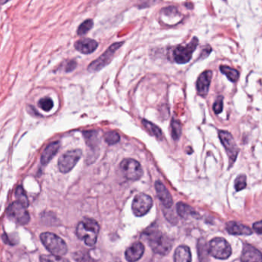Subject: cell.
Masks as SVG:
<instances>
[{
  "instance_id": "1",
  "label": "cell",
  "mask_w": 262,
  "mask_h": 262,
  "mask_svg": "<svg viewBox=\"0 0 262 262\" xmlns=\"http://www.w3.org/2000/svg\"><path fill=\"white\" fill-rule=\"evenodd\" d=\"M100 226L95 220L85 218L77 226L76 234L78 238L85 241L88 246H94L97 242Z\"/></svg>"
},
{
  "instance_id": "2",
  "label": "cell",
  "mask_w": 262,
  "mask_h": 262,
  "mask_svg": "<svg viewBox=\"0 0 262 262\" xmlns=\"http://www.w3.org/2000/svg\"><path fill=\"white\" fill-rule=\"evenodd\" d=\"M144 237L153 252L159 255H167L172 248V241L157 229H150L144 233Z\"/></svg>"
},
{
  "instance_id": "3",
  "label": "cell",
  "mask_w": 262,
  "mask_h": 262,
  "mask_svg": "<svg viewBox=\"0 0 262 262\" xmlns=\"http://www.w3.org/2000/svg\"><path fill=\"white\" fill-rule=\"evenodd\" d=\"M40 238L44 246L47 248V250L52 255L62 256L68 252V247L65 241L56 234L44 233L41 234Z\"/></svg>"
},
{
  "instance_id": "4",
  "label": "cell",
  "mask_w": 262,
  "mask_h": 262,
  "mask_svg": "<svg viewBox=\"0 0 262 262\" xmlns=\"http://www.w3.org/2000/svg\"><path fill=\"white\" fill-rule=\"evenodd\" d=\"M232 248L229 242L223 238H215L208 245V253L215 259L225 260L231 256Z\"/></svg>"
},
{
  "instance_id": "5",
  "label": "cell",
  "mask_w": 262,
  "mask_h": 262,
  "mask_svg": "<svg viewBox=\"0 0 262 262\" xmlns=\"http://www.w3.org/2000/svg\"><path fill=\"white\" fill-rule=\"evenodd\" d=\"M123 45V42H115L113 45H111L98 58L90 63L87 70L90 72H95L107 66L111 62V60L113 59L115 52L118 50Z\"/></svg>"
},
{
  "instance_id": "6",
  "label": "cell",
  "mask_w": 262,
  "mask_h": 262,
  "mask_svg": "<svg viewBox=\"0 0 262 262\" xmlns=\"http://www.w3.org/2000/svg\"><path fill=\"white\" fill-rule=\"evenodd\" d=\"M198 44V38L194 37L191 42L185 46L182 45L177 46L174 51V61L178 64H186L189 62L191 60L193 52L197 48Z\"/></svg>"
},
{
  "instance_id": "7",
  "label": "cell",
  "mask_w": 262,
  "mask_h": 262,
  "mask_svg": "<svg viewBox=\"0 0 262 262\" xmlns=\"http://www.w3.org/2000/svg\"><path fill=\"white\" fill-rule=\"evenodd\" d=\"M82 156V151L78 149L69 150L61 155L58 163V167L59 169L60 172L62 174L69 173L75 167Z\"/></svg>"
},
{
  "instance_id": "8",
  "label": "cell",
  "mask_w": 262,
  "mask_h": 262,
  "mask_svg": "<svg viewBox=\"0 0 262 262\" xmlns=\"http://www.w3.org/2000/svg\"><path fill=\"white\" fill-rule=\"evenodd\" d=\"M120 167L123 175L129 180H138L144 174L141 163L134 159L123 160L120 163Z\"/></svg>"
},
{
  "instance_id": "9",
  "label": "cell",
  "mask_w": 262,
  "mask_h": 262,
  "mask_svg": "<svg viewBox=\"0 0 262 262\" xmlns=\"http://www.w3.org/2000/svg\"><path fill=\"white\" fill-rule=\"evenodd\" d=\"M26 208L27 207L25 206L21 203L14 202L8 208V216L19 224H27L29 222L30 215Z\"/></svg>"
},
{
  "instance_id": "10",
  "label": "cell",
  "mask_w": 262,
  "mask_h": 262,
  "mask_svg": "<svg viewBox=\"0 0 262 262\" xmlns=\"http://www.w3.org/2000/svg\"><path fill=\"white\" fill-rule=\"evenodd\" d=\"M153 200L150 196L144 193L137 195L132 203V211L134 215L141 217L146 215L153 206Z\"/></svg>"
},
{
  "instance_id": "11",
  "label": "cell",
  "mask_w": 262,
  "mask_h": 262,
  "mask_svg": "<svg viewBox=\"0 0 262 262\" xmlns=\"http://www.w3.org/2000/svg\"><path fill=\"white\" fill-rule=\"evenodd\" d=\"M219 136L222 145L226 148V152L229 156V163L231 166L236 160L239 149L237 146L236 143L234 141V137L230 133L225 130H220L219 132Z\"/></svg>"
},
{
  "instance_id": "12",
  "label": "cell",
  "mask_w": 262,
  "mask_h": 262,
  "mask_svg": "<svg viewBox=\"0 0 262 262\" xmlns=\"http://www.w3.org/2000/svg\"><path fill=\"white\" fill-rule=\"evenodd\" d=\"M241 262H262V254L259 249L249 245H244L241 255Z\"/></svg>"
},
{
  "instance_id": "13",
  "label": "cell",
  "mask_w": 262,
  "mask_h": 262,
  "mask_svg": "<svg viewBox=\"0 0 262 262\" xmlns=\"http://www.w3.org/2000/svg\"><path fill=\"white\" fill-rule=\"evenodd\" d=\"M212 77V71H204L200 75L196 82V90L199 95L202 97H205L207 95L209 86H210Z\"/></svg>"
},
{
  "instance_id": "14",
  "label": "cell",
  "mask_w": 262,
  "mask_h": 262,
  "mask_svg": "<svg viewBox=\"0 0 262 262\" xmlns=\"http://www.w3.org/2000/svg\"><path fill=\"white\" fill-rule=\"evenodd\" d=\"M155 189H156V194L158 196L159 200L161 202L166 208L172 207L174 204L172 196L170 194L168 189L160 181H156L155 182Z\"/></svg>"
},
{
  "instance_id": "15",
  "label": "cell",
  "mask_w": 262,
  "mask_h": 262,
  "mask_svg": "<svg viewBox=\"0 0 262 262\" xmlns=\"http://www.w3.org/2000/svg\"><path fill=\"white\" fill-rule=\"evenodd\" d=\"M98 47V43L94 39L90 38H82L75 43V48L78 52L82 54H91Z\"/></svg>"
},
{
  "instance_id": "16",
  "label": "cell",
  "mask_w": 262,
  "mask_h": 262,
  "mask_svg": "<svg viewBox=\"0 0 262 262\" xmlns=\"http://www.w3.org/2000/svg\"><path fill=\"white\" fill-rule=\"evenodd\" d=\"M144 253V246L140 241L134 242L125 252L126 260L128 262H136L140 260Z\"/></svg>"
},
{
  "instance_id": "17",
  "label": "cell",
  "mask_w": 262,
  "mask_h": 262,
  "mask_svg": "<svg viewBox=\"0 0 262 262\" xmlns=\"http://www.w3.org/2000/svg\"><path fill=\"white\" fill-rule=\"evenodd\" d=\"M226 230L234 235H250L252 230L248 226L236 222H229L226 224Z\"/></svg>"
},
{
  "instance_id": "18",
  "label": "cell",
  "mask_w": 262,
  "mask_h": 262,
  "mask_svg": "<svg viewBox=\"0 0 262 262\" xmlns=\"http://www.w3.org/2000/svg\"><path fill=\"white\" fill-rule=\"evenodd\" d=\"M59 147L60 144L58 141L51 143L49 145L46 146L43 153H42V156H41V163H42V165H47L48 163L57 154Z\"/></svg>"
},
{
  "instance_id": "19",
  "label": "cell",
  "mask_w": 262,
  "mask_h": 262,
  "mask_svg": "<svg viewBox=\"0 0 262 262\" xmlns=\"http://www.w3.org/2000/svg\"><path fill=\"white\" fill-rule=\"evenodd\" d=\"M174 259L175 262H191L192 255L189 247L186 245L178 247L175 249Z\"/></svg>"
},
{
  "instance_id": "20",
  "label": "cell",
  "mask_w": 262,
  "mask_h": 262,
  "mask_svg": "<svg viewBox=\"0 0 262 262\" xmlns=\"http://www.w3.org/2000/svg\"><path fill=\"white\" fill-rule=\"evenodd\" d=\"M176 210L178 214L183 219H187L190 216H196L198 215L191 206L183 203H178L176 205Z\"/></svg>"
},
{
  "instance_id": "21",
  "label": "cell",
  "mask_w": 262,
  "mask_h": 262,
  "mask_svg": "<svg viewBox=\"0 0 262 262\" xmlns=\"http://www.w3.org/2000/svg\"><path fill=\"white\" fill-rule=\"evenodd\" d=\"M142 123L144 127L146 128V130L149 131V134L154 136L158 139H161L162 137H163V133H162V130H160V127L155 125L151 122L145 120V119L142 120Z\"/></svg>"
},
{
  "instance_id": "22",
  "label": "cell",
  "mask_w": 262,
  "mask_h": 262,
  "mask_svg": "<svg viewBox=\"0 0 262 262\" xmlns=\"http://www.w3.org/2000/svg\"><path fill=\"white\" fill-rule=\"evenodd\" d=\"M220 71H222V74L226 75L228 79L233 82H236L239 78V72L237 70L234 68H230L226 65H222L220 66Z\"/></svg>"
},
{
  "instance_id": "23",
  "label": "cell",
  "mask_w": 262,
  "mask_h": 262,
  "mask_svg": "<svg viewBox=\"0 0 262 262\" xmlns=\"http://www.w3.org/2000/svg\"><path fill=\"white\" fill-rule=\"evenodd\" d=\"M83 134L87 146L93 148L97 146V143H98L97 131H95V130H89V131H85V132H83Z\"/></svg>"
},
{
  "instance_id": "24",
  "label": "cell",
  "mask_w": 262,
  "mask_h": 262,
  "mask_svg": "<svg viewBox=\"0 0 262 262\" xmlns=\"http://www.w3.org/2000/svg\"><path fill=\"white\" fill-rule=\"evenodd\" d=\"M182 134V125L180 122L176 120H173L171 122V135L173 139L177 141Z\"/></svg>"
},
{
  "instance_id": "25",
  "label": "cell",
  "mask_w": 262,
  "mask_h": 262,
  "mask_svg": "<svg viewBox=\"0 0 262 262\" xmlns=\"http://www.w3.org/2000/svg\"><path fill=\"white\" fill-rule=\"evenodd\" d=\"M104 139L109 145H114L120 141V137L116 131H107L104 134Z\"/></svg>"
},
{
  "instance_id": "26",
  "label": "cell",
  "mask_w": 262,
  "mask_h": 262,
  "mask_svg": "<svg viewBox=\"0 0 262 262\" xmlns=\"http://www.w3.org/2000/svg\"><path fill=\"white\" fill-rule=\"evenodd\" d=\"M94 23L92 19H87L79 26L78 29V35H84L87 34L93 28Z\"/></svg>"
},
{
  "instance_id": "27",
  "label": "cell",
  "mask_w": 262,
  "mask_h": 262,
  "mask_svg": "<svg viewBox=\"0 0 262 262\" xmlns=\"http://www.w3.org/2000/svg\"><path fill=\"white\" fill-rule=\"evenodd\" d=\"M16 197L17 201L21 203L26 207L29 206L28 197L25 193L24 189L22 186H18L16 190Z\"/></svg>"
},
{
  "instance_id": "28",
  "label": "cell",
  "mask_w": 262,
  "mask_h": 262,
  "mask_svg": "<svg viewBox=\"0 0 262 262\" xmlns=\"http://www.w3.org/2000/svg\"><path fill=\"white\" fill-rule=\"evenodd\" d=\"M41 262H70L68 259L54 255H43L40 257Z\"/></svg>"
},
{
  "instance_id": "29",
  "label": "cell",
  "mask_w": 262,
  "mask_h": 262,
  "mask_svg": "<svg viewBox=\"0 0 262 262\" xmlns=\"http://www.w3.org/2000/svg\"><path fill=\"white\" fill-rule=\"evenodd\" d=\"M198 250L200 261L203 262V259H205V258L207 257V255L208 253V247H207L205 240L200 239L199 241Z\"/></svg>"
},
{
  "instance_id": "30",
  "label": "cell",
  "mask_w": 262,
  "mask_h": 262,
  "mask_svg": "<svg viewBox=\"0 0 262 262\" xmlns=\"http://www.w3.org/2000/svg\"><path fill=\"white\" fill-rule=\"evenodd\" d=\"M38 106L40 107L41 109L43 110L44 111L49 112L54 106V103L50 97H43L38 101Z\"/></svg>"
},
{
  "instance_id": "31",
  "label": "cell",
  "mask_w": 262,
  "mask_h": 262,
  "mask_svg": "<svg viewBox=\"0 0 262 262\" xmlns=\"http://www.w3.org/2000/svg\"><path fill=\"white\" fill-rule=\"evenodd\" d=\"M247 186V178L246 175H240L239 176L236 178L234 181V188L236 189V191H241L242 189H245Z\"/></svg>"
},
{
  "instance_id": "32",
  "label": "cell",
  "mask_w": 262,
  "mask_h": 262,
  "mask_svg": "<svg viewBox=\"0 0 262 262\" xmlns=\"http://www.w3.org/2000/svg\"><path fill=\"white\" fill-rule=\"evenodd\" d=\"M222 110H223V99L222 97H219L213 104V111H215V114L222 113Z\"/></svg>"
},
{
  "instance_id": "33",
  "label": "cell",
  "mask_w": 262,
  "mask_h": 262,
  "mask_svg": "<svg viewBox=\"0 0 262 262\" xmlns=\"http://www.w3.org/2000/svg\"><path fill=\"white\" fill-rule=\"evenodd\" d=\"M253 229L255 233L259 234H262V220L255 222L253 225Z\"/></svg>"
},
{
  "instance_id": "34",
  "label": "cell",
  "mask_w": 262,
  "mask_h": 262,
  "mask_svg": "<svg viewBox=\"0 0 262 262\" xmlns=\"http://www.w3.org/2000/svg\"><path fill=\"white\" fill-rule=\"evenodd\" d=\"M77 64L75 61H70L67 63L66 67H65V71L69 72V71H73L76 67Z\"/></svg>"
},
{
  "instance_id": "35",
  "label": "cell",
  "mask_w": 262,
  "mask_h": 262,
  "mask_svg": "<svg viewBox=\"0 0 262 262\" xmlns=\"http://www.w3.org/2000/svg\"><path fill=\"white\" fill-rule=\"evenodd\" d=\"M9 1H10V0H0V7H1L2 5H4V4L9 2Z\"/></svg>"
}]
</instances>
